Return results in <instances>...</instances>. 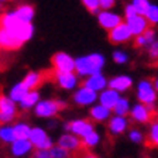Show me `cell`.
Wrapping results in <instances>:
<instances>
[{"mask_svg":"<svg viewBox=\"0 0 158 158\" xmlns=\"http://www.w3.org/2000/svg\"><path fill=\"white\" fill-rule=\"evenodd\" d=\"M103 65H105V56L100 54L79 56L75 59V72L79 76H88L92 73L100 72Z\"/></svg>","mask_w":158,"mask_h":158,"instance_id":"6da1fadb","label":"cell"},{"mask_svg":"<svg viewBox=\"0 0 158 158\" xmlns=\"http://www.w3.org/2000/svg\"><path fill=\"white\" fill-rule=\"evenodd\" d=\"M65 107H66V105L62 100H56V99L41 100V99H40L38 103L34 106V113H35L37 117L51 118L55 114H58L61 110H64Z\"/></svg>","mask_w":158,"mask_h":158,"instance_id":"7a4b0ae2","label":"cell"},{"mask_svg":"<svg viewBox=\"0 0 158 158\" xmlns=\"http://www.w3.org/2000/svg\"><path fill=\"white\" fill-rule=\"evenodd\" d=\"M17 103L9 95H0V124H10L17 117Z\"/></svg>","mask_w":158,"mask_h":158,"instance_id":"3957f363","label":"cell"},{"mask_svg":"<svg viewBox=\"0 0 158 158\" xmlns=\"http://www.w3.org/2000/svg\"><path fill=\"white\" fill-rule=\"evenodd\" d=\"M51 64H52L54 72H72V71H75V59L66 52L54 54Z\"/></svg>","mask_w":158,"mask_h":158,"instance_id":"277c9868","label":"cell"},{"mask_svg":"<svg viewBox=\"0 0 158 158\" xmlns=\"http://www.w3.org/2000/svg\"><path fill=\"white\" fill-rule=\"evenodd\" d=\"M28 140L33 143L34 148H38V150H49L54 145L51 137L41 127H31Z\"/></svg>","mask_w":158,"mask_h":158,"instance_id":"5b68a950","label":"cell"},{"mask_svg":"<svg viewBox=\"0 0 158 158\" xmlns=\"http://www.w3.org/2000/svg\"><path fill=\"white\" fill-rule=\"evenodd\" d=\"M58 144L65 150H68L71 154H81L83 150H86L82 140L73 133H66V134L61 135V138L58 140Z\"/></svg>","mask_w":158,"mask_h":158,"instance_id":"8992f818","label":"cell"},{"mask_svg":"<svg viewBox=\"0 0 158 158\" xmlns=\"http://www.w3.org/2000/svg\"><path fill=\"white\" fill-rule=\"evenodd\" d=\"M21 45H24V44L20 41L19 37L11 30L0 27V49H3V51H16Z\"/></svg>","mask_w":158,"mask_h":158,"instance_id":"52a82bcc","label":"cell"},{"mask_svg":"<svg viewBox=\"0 0 158 158\" xmlns=\"http://www.w3.org/2000/svg\"><path fill=\"white\" fill-rule=\"evenodd\" d=\"M10 145V154L14 157H26L33 154L34 145L28 138H16Z\"/></svg>","mask_w":158,"mask_h":158,"instance_id":"ba28073f","label":"cell"},{"mask_svg":"<svg viewBox=\"0 0 158 158\" xmlns=\"http://www.w3.org/2000/svg\"><path fill=\"white\" fill-rule=\"evenodd\" d=\"M138 100L144 105H150V103H154L157 100V90L152 86L151 82L148 81H141L140 85H138Z\"/></svg>","mask_w":158,"mask_h":158,"instance_id":"9c48e42d","label":"cell"},{"mask_svg":"<svg viewBox=\"0 0 158 158\" xmlns=\"http://www.w3.org/2000/svg\"><path fill=\"white\" fill-rule=\"evenodd\" d=\"M54 79L59 86L65 90H72L78 86V73L72 72H54Z\"/></svg>","mask_w":158,"mask_h":158,"instance_id":"30bf717a","label":"cell"},{"mask_svg":"<svg viewBox=\"0 0 158 158\" xmlns=\"http://www.w3.org/2000/svg\"><path fill=\"white\" fill-rule=\"evenodd\" d=\"M65 128L68 131L73 133L78 137H83V135L89 134L90 131H93V124L89 120L85 118H79V120H72L65 124Z\"/></svg>","mask_w":158,"mask_h":158,"instance_id":"8fae6325","label":"cell"},{"mask_svg":"<svg viewBox=\"0 0 158 158\" xmlns=\"http://www.w3.org/2000/svg\"><path fill=\"white\" fill-rule=\"evenodd\" d=\"M131 35L130 33V30H128L127 24L126 23H120L117 24L116 27H113L112 30H109V40H110V43L113 44H122V43H126L128 41Z\"/></svg>","mask_w":158,"mask_h":158,"instance_id":"7c38bea8","label":"cell"},{"mask_svg":"<svg viewBox=\"0 0 158 158\" xmlns=\"http://www.w3.org/2000/svg\"><path fill=\"white\" fill-rule=\"evenodd\" d=\"M96 99H98L96 90H92V89L86 88V86H82V88L78 89V90L73 93V102L78 106L92 105V103L96 102Z\"/></svg>","mask_w":158,"mask_h":158,"instance_id":"4fadbf2b","label":"cell"},{"mask_svg":"<svg viewBox=\"0 0 158 158\" xmlns=\"http://www.w3.org/2000/svg\"><path fill=\"white\" fill-rule=\"evenodd\" d=\"M126 24H127L131 35H140L148 28L147 19H145V16H141V14H135L133 17H128Z\"/></svg>","mask_w":158,"mask_h":158,"instance_id":"5bb4252c","label":"cell"},{"mask_svg":"<svg viewBox=\"0 0 158 158\" xmlns=\"http://www.w3.org/2000/svg\"><path fill=\"white\" fill-rule=\"evenodd\" d=\"M98 20H99V24L100 27H103L105 30H112L113 27H116L117 24H120L123 21L122 17L118 14H114V13H110L107 10H103V11H99L98 14Z\"/></svg>","mask_w":158,"mask_h":158,"instance_id":"9a60e30c","label":"cell"},{"mask_svg":"<svg viewBox=\"0 0 158 158\" xmlns=\"http://www.w3.org/2000/svg\"><path fill=\"white\" fill-rule=\"evenodd\" d=\"M130 116L138 123H148V122H151L152 112L144 103H141V105H135L134 107L130 110Z\"/></svg>","mask_w":158,"mask_h":158,"instance_id":"2e32d148","label":"cell"},{"mask_svg":"<svg viewBox=\"0 0 158 158\" xmlns=\"http://www.w3.org/2000/svg\"><path fill=\"white\" fill-rule=\"evenodd\" d=\"M14 16L23 21V23H33V19L35 16V10L31 4H20L13 10Z\"/></svg>","mask_w":158,"mask_h":158,"instance_id":"e0dca14e","label":"cell"},{"mask_svg":"<svg viewBox=\"0 0 158 158\" xmlns=\"http://www.w3.org/2000/svg\"><path fill=\"white\" fill-rule=\"evenodd\" d=\"M107 82H106V78L103 75H100V72L98 73H92V75H88L83 82L82 86H86V88L92 89V90H103L106 88Z\"/></svg>","mask_w":158,"mask_h":158,"instance_id":"ac0fdd59","label":"cell"},{"mask_svg":"<svg viewBox=\"0 0 158 158\" xmlns=\"http://www.w3.org/2000/svg\"><path fill=\"white\" fill-rule=\"evenodd\" d=\"M118 99H120V96H118L117 90L109 88V89H106V90H103V92L100 93V96H99V102H100V105L106 106V107H109L110 110H112V109L114 107V105L117 103Z\"/></svg>","mask_w":158,"mask_h":158,"instance_id":"d6986e66","label":"cell"},{"mask_svg":"<svg viewBox=\"0 0 158 158\" xmlns=\"http://www.w3.org/2000/svg\"><path fill=\"white\" fill-rule=\"evenodd\" d=\"M38 100H40V92L37 89H30L27 95L17 105H19V107L21 110H28V109H34V106L38 103Z\"/></svg>","mask_w":158,"mask_h":158,"instance_id":"ffe728a7","label":"cell"},{"mask_svg":"<svg viewBox=\"0 0 158 158\" xmlns=\"http://www.w3.org/2000/svg\"><path fill=\"white\" fill-rule=\"evenodd\" d=\"M127 124L128 123L124 118V116L116 114L114 117H112L110 118V122H109V130H110L112 134L118 135V134H122L126 128H127Z\"/></svg>","mask_w":158,"mask_h":158,"instance_id":"44dd1931","label":"cell"},{"mask_svg":"<svg viewBox=\"0 0 158 158\" xmlns=\"http://www.w3.org/2000/svg\"><path fill=\"white\" fill-rule=\"evenodd\" d=\"M131 83L133 81L128 76H116L109 82V88L114 89L117 92H124V90L131 88Z\"/></svg>","mask_w":158,"mask_h":158,"instance_id":"7402d4cb","label":"cell"},{"mask_svg":"<svg viewBox=\"0 0 158 158\" xmlns=\"http://www.w3.org/2000/svg\"><path fill=\"white\" fill-rule=\"evenodd\" d=\"M28 90H30V89L27 88V86L23 83V81H21V82H17L16 85H13L11 88H10L9 96H10V99H13L16 103H19L20 100H21V99L27 95V92H28Z\"/></svg>","mask_w":158,"mask_h":158,"instance_id":"603a6c76","label":"cell"},{"mask_svg":"<svg viewBox=\"0 0 158 158\" xmlns=\"http://www.w3.org/2000/svg\"><path fill=\"white\" fill-rule=\"evenodd\" d=\"M44 75L41 72H28L23 79V83L28 89H37L43 83Z\"/></svg>","mask_w":158,"mask_h":158,"instance_id":"cb8c5ba5","label":"cell"},{"mask_svg":"<svg viewBox=\"0 0 158 158\" xmlns=\"http://www.w3.org/2000/svg\"><path fill=\"white\" fill-rule=\"evenodd\" d=\"M109 116H110V109L103 105L93 106V107L90 109V117H92L95 122H103Z\"/></svg>","mask_w":158,"mask_h":158,"instance_id":"d4e9b609","label":"cell"},{"mask_svg":"<svg viewBox=\"0 0 158 158\" xmlns=\"http://www.w3.org/2000/svg\"><path fill=\"white\" fill-rule=\"evenodd\" d=\"M16 140L13 131V124H0V143L11 144Z\"/></svg>","mask_w":158,"mask_h":158,"instance_id":"484cf974","label":"cell"},{"mask_svg":"<svg viewBox=\"0 0 158 158\" xmlns=\"http://www.w3.org/2000/svg\"><path fill=\"white\" fill-rule=\"evenodd\" d=\"M154 41H155V33L151 28H147L143 34L135 35V45L137 47H147L151 43H154Z\"/></svg>","mask_w":158,"mask_h":158,"instance_id":"4316f807","label":"cell"},{"mask_svg":"<svg viewBox=\"0 0 158 158\" xmlns=\"http://www.w3.org/2000/svg\"><path fill=\"white\" fill-rule=\"evenodd\" d=\"M31 126L26 122H17L13 124V131L16 138H28Z\"/></svg>","mask_w":158,"mask_h":158,"instance_id":"83f0119b","label":"cell"},{"mask_svg":"<svg viewBox=\"0 0 158 158\" xmlns=\"http://www.w3.org/2000/svg\"><path fill=\"white\" fill-rule=\"evenodd\" d=\"M49 152V158H66V157H71V152L68 150H65L64 147H61L59 144L52 145V147L48 150Z\"/></svg>","mask_w":158,"mask_h":158,"instance_id":"f1b7e54d","label":"cell"},{"mask_svg":"<svg viewBox=\"0 0 158 158\" xmlns=\"http://www.w3.org/2000/svg\"><path fill=\"white\" fill-rule=\"evenodd\" d=\"M112 110L116 113V114H118V116H127L128 110H130V107H128V100H127V99H122V98H120Z\"/></svg>","mask_w":158,"mask_h":158,"instance_id":"f546056e","label":"cell"},{"mask_svg":"<svg viewBox=\"0 0 158 158\" xmlns=\"http://www.w3.org/2000/svg\"><path fill=\"white\" fill-rule=\"evenodd\" d=\"M99 140H100V138H99V134L95 131V130L82 137V143H83V145H85L86 148L96 147V145H98V143H99Z\"/></svg>","mask_w":158,"mask_h":158,"instance_id":"4dcf8cb0","label":"cell"},{"mask_svg":"<svg viewBox=\"0 0 158 158\" xmlns=\"http://www.w3.org/2000/svg\"><path fill=\"white\" fill-rule=\"evenodd\" d=\"M82 4L92 14H99L100 11V0H82Z\"/></svg>","mask_w":158,"mask_h":158,"instance_id":"1f68e13d","label":"cell"},{"mask_svg":"<svg viewBox=\"0 0 158 158\" xmlns=\"http://www.w3.org/2000/svg\"><path fill=\"white\" fill-rule=\"evenodd\" d=\"M131 4L134 6V9L137 10V13H138V14H141V16H144V14L147 13L148 7L151 6L148 0H133Z\"/></svg>","mask_w":158,"mask_h":158,"instance_id":"d6a6232c","label":"cell"},{"mask_svg":"<svg viewBox=\"0 0 158 158\" xmlns=\"http://www.w3.org/2000/svg\"><path fill=\"white\" fill-rule=\"evenodd\" d=\"M147 21L150 24H157L158 23V6H150L147 10V13L144 14Z\"/></svg>","mask_w":158,"mask_h":158,"instance_id":"836d02e7","label":"cell"},{"mask_svg":"<svg viewBox=\"0 0 158 158\" xmlns=\"http://www.w3.org/2000/svg\"><path fill=\"white\" fill-rule=\"evenodd\" d=\"M150 144L158 147V123H154L150 131Z\"/></svg>","mask_w":158,"mask_h":158,"instance_id":"e575fe53","label":"cell"},{"mask_svg":"<svg viewBox=\"0 0 158 158\" xmlns=\"http://www.w3.org/2000/svg\"><path fill=\"white\" fill-rule=\"evenodd\" d=\"M113 59H114V62H117V64H124L126 61H127V55H126L124 52L116 51V52L113 54Z\"/></svg>","mask_w":158,"mask_h":158,"instance_id":"d590c367","label":"cell"},{"mask_svg":"<svg viewBox=\"0 0 158 158\" xmlns=\"http://www.w3.org/2000/svg\"><path fill=\"white\" fill-rule=\"evenodd\" d=\"M150 56L152 59H158V41L150 44Z\"/></svg>","mask_w":158,"mask_h":158,"instance_id":"8d00e7d4","label":"cell"},{"mask_svg":"<svg viewBox=\"0 0 158 158\" xmlns=\"http://www.w3.org/2000/svg\"><path fill=\"white\" fill-rule=\"evenodd\" d=\"M33 157H35V158H49V152H48V150H38V148H34Z\"/></svg>","mask_w":158,"mask_h":158,"instance_id":"74e56055","label":"cell"},{"mask_svg":"<svg viewBox=\"0 0 158 158\" xmlns=\"http://www.w3.org/2000/svg\"><path fill=\"white\" fill-rule=\"evenodd\" d=\"M128 137H130V140L134 143H140L143 140V135L140 131H137V130H131L130 131V134H128Z\"/></svg>","mask_w":158,"mask_h":158,"instance_id":"f35d334b","label":"cell"},{"mask_svg":"<svg viewBox=\"0 0 158 158\" xmlns=\"http://www.w3.org/2000/svg\"><path fill=\"white\" fill-rule=\"evenodd\" d=\"M124 13H126V19H128V17H133V16H135V14H138L137 10L134 9V6H133V4H128V6H126Z\"/></svg>","mask_w":158,"mask_h":158,"instance_id":"ab89813d","label":"cell"},{"mask_svg":"<svg viewBox=\"0 0 158 158\" xmlns=\"http://www.w3.org/2000/svg\"><path fill=\"white\" fill-rule=\"evenodd\" d=\"M114 6V0H100V9L107 10Z\"/></svg>","mask_w":158,"mask_h":158,"instance_id":"60d3db41","label":"cell"},{"mask_svg":"<svg viewBox=\"0 0 158 158\" xmlns=\"http://www.w3.org/2000/svg\"><path fill=\"white\" fill-rule=\"evenodd\" d=\"M154 88H155V90H157V92H158V79H157V81H155V83H154Z\"/></svg>","mask_w":158,"mask_h":158,"instance_id":"b9f144b4","label":"cell"},{"mask_svg":"<svg viewBox=\"0 0 158 158\" xmlns=\"http://www.w3.org/2000/svg\"><path fill=\"white\" fill-rule=\"evenodd\" d=\"M2 4H3V3H0V10H2Z\"/></svg>","mask_w":158,"mask_h":158,"instance_id":"7bdbcfd3","label":"cell"},{"mask_svg":"<svg viewBox=\"0 0 158 158\" xmlns=\"http://www.w3.org/2000/svg\"><path fill=\"white\" fill-rule=\"evenodd\" d=\"M157 118H158V112H157Z\"/></svg>","mask_w":158,"mask_h":158,"instance_id":"ee69618b","label":"cell"}]
</instances>
